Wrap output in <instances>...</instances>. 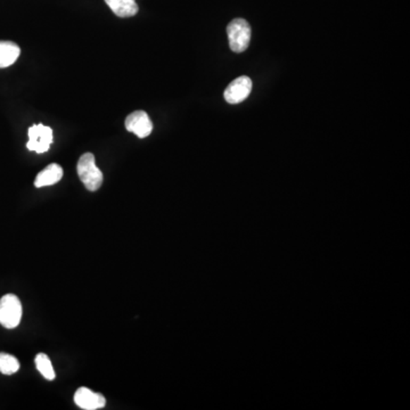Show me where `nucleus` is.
I'll return each instance as SVG.
<instances>
[{"mask_svg": "<svg viewBox=\"0 0 410 410\" xmlns=\"http://www.w3.org/2000/svg\"><path fill=\"white\" fill-rule=\"evenodd\" d=\"M125 128L129 132H134L139 138L149 137L153 130V123L144 111H136L129 114L125 119Z\"/></svg>", "mask_w": 410, "mask_h": 410, "instance_id": "6", "label": "nucleus"}, {"mask_svg": "<svg viewBox=\"0 0 410 410\" xmlns=\"http://www.w3.org/2000/svg\"><path fill=\"white\" fill-rule=\"evenodd\" d=\"M252 92V80L247 75H242L232 81L223 92L225 99L229 104H238L250 96Z\"/></svg>", "mask_w": 410, "mask_h": 410, "instance_id": "5", "label": "nucleus"}, {"mask_svg": "<svg viewBox=\"0 0 410 410\" xmlns=\"http://www.w3.org/2000/svg\"><path fill=\"white\" fill-rule=\"evenodd\" d=\"M63 177V169L60 164L51 163L37 175L35 186L37 188L51 186L60 182Z\"/></svg>", "mask_w": 410, "mask_h": 410, "instance_id": "8", "label": "nucleus"}, {"mask_svg": "<svg viewBox=\"0 0 410 410\" xmlns=\"http://www.w3.org/2000/svg\"><path fill=\"white\" fill-rule=\"evenodd\" d=\"M105 3L119 18H131L138 12V6L135 0H105Z\"/></svg>", "mask_w": 410, "mask_h": 410, "instance_id": "9", "label": "nucleus"}, {"mask_svg": "<svg viewBox=\"0 0 410 410\" xmlns=\"http://www.w3.org/2000/svg\"><path fill=\"white\" fill-rule=\"evenodd\" d=\"M77 175L85 187L90 192H96L103 184V173L96 166L95 156L92 153H86L77 162Z\"/></svg>", "mask_w": 410, "mask_h": 410, "instance_id": "1", "label": "nucleus"}, {"mask_svg": "<svg viewBox=\"0 0 410 410\" xmlns=\"http://www.w3.org/2000/svg\"><path fill=\"white\" fill-rule=\"evenodd\" d=\"M22 309L21 301L15 294L4 295L0 299V324L5 328L13 330L21 323Z\"/></svg>", "mask_w": 410, "mask_h": 410, "instance_id": "3", "label": "nucleus"}, {"mask_svg": "<svg viewBox=\"0 0 410 410\" xmlns=\"http://www.w3.org/2000/svg\"><path fill=\"white\" fill-rule=\"evenodd\" d=\"M21 49L12 42H0V68H8L18 61Z\"/></svg>", "mask_w": 410, "mask_h": 410, "instance_id": "10", "label": "nucleus"}, {"mask_svg": "<svg viewBox=\"0 0 410 410\" xmlns=\"http://www.w3.org/2000/svg\"><path fill=\"white\" fill-rule=\"evenodd\" d=\"M27 135H29V142H27V147L29 151H33L39 154L49 151V147L53 143L51 128L39 123L29 128Z\"/></svg>", "mask_w": 410, "mask_h": 410, "instance_id": "4", "label": "nucleus"}, {"mask_svg": "<svg viewBox=\"0 0 410 410\" xmlns=\"http://www.w3.org/2000/svg\"><path fill=\"white\" fill-rule=\"evenodd\" d=\"M37 369H38L39 373L48 380H53L55 378V371H54L53 365H51V361L48 356L45 354H37L36 360Z\"/></svg>", "mask_w": 410, "mask_h": 410, "instance_id": "11", "label": "nucleus"}, {"mask_svg": "<svg viewBox=\"0 0 410 410\" xmlns=\"http://www.w3.org/2000/svg\"><path fill=\"white\" fill-rule=\"evenodd\" d=\"M77 407L85 410H97L105 407L106 399L101 393L94 392L88 387H79L75 393Z\"/></svg>", "mask_w": 410, "mask_h": 410, "instance_id": "7", "label": "nucleus"}, {"mask_svg": "<svg viewBox=\"0 0 410 410\" xmlns=\"http://www.w3.org/2000/svg\"><path fill=\"white\" fill-rule=\"evenodd\" d=\"M229 46L230 49L235 53H243L250 45L251 27L244 18H235L232 20L227 27Z\"/></svg>", "mask_w": 410, "mask_h": 410, "instance_id": "2", "label": "nucleus"}, {"mask_svg": "<svg viewBox=\"0 0 410 410\" xmlns=\"http://www.w3.org/2000/svg\"><path fill=\"white\" fill-rule=\"evenodd\" d=\"M20 363L18 358L12 354H0V373L4 375H13L18 372Z\"/></svg>", "mask_w": 410, "mask_h": 410, "instance_id": "12", "label": "nucleus"}]
</instances>
